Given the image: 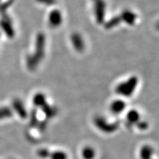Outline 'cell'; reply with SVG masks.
I'll use <instances>...</instances> for the list:
<instances>
[{"mask_svg": "<svg viewBox=\"0 0 159 159\" xmlns=\"http://www.w3.org/2000/svg\"><path fill=\"white\" fill-rule=\"evenodd\" d=\"M121 19L120 17H113L112 19H111L110 21H109L107 24L106 25V29H111L114 27L115 26L119 24V23L121 22Z\"/></svg>", "mask_w": 159, "mask_h": 159, "instance_id": "obj_17", "label": "cell"}, {"mask_svg": "<svg viewBox=\"0 0 159 159\" xmlns=\"http://www.w3.org/2000/svg\"><path fill=\"white\" fill-rule=\"evenodd\" d=\"M62 15L58 10H53L49 15V23L52 27H58L62 23Z\"/></svg>", "mask_w": 159, "mask_h": 159, "instance_id": "obj_6", "label": "cell"}, {"mask_svg": "<svg viewBox=\"0 0 159 159\" xmlns=\"http://www.w3.org/2000/svg\"><path fill=\"white\" fill-rule=\"evenodd\" d=\"M139 79L137 76H133L127 80L119 84L116 88V92L119 95L123 97H131L138 86Z\"/></svg>", "mask_w": 159, "mask_h": 159, "instance_id": "obj_2", "label": "cell"}, {"mask_svg": "<svg viewBox=\"0 0 159 159\" xmlns=\"http://www.w3.org/2000/svg\"><path fill=\"white\" fill-rule=\"evenodd\" d=\"M121 19V20L123 19L124 21L129 25H133L136 21L137 16L133 12L129 11V10H127V11H124L122 13Z\"/></svg>", "mask_w": 159, "mask_h": 159, "instance_id": "obj_11", "label": "cell"}, {"mask_svg": "<svg viewBox=\"0 0 159 159\" xmlns=\"http://www.w3.org/2000/svg\"><path fill=\"white\" fill-rule=\"evenodd\" d=\"M93 123L99 131L105 133L115 132L119 127L118 123H110L102 116L96 117L93 119Z\"/></svg>", "mask_w": 159, "mask_h": 159, "instance_id": "obj_3", "label": "cell"}, {"mask_svg": "<svg viewBox=\"0 0 159 159\" xmlns=\"http://www.w3.org/2000/svg\"><path fill=\"white\" fill-rule=\"evenodd\" d=\"M135 125L137 126V129H140V130H141V131H144V130H146V129L148 128V123L147 121L139 120L135 124Z\"/></svg>", "mask_w": 159, "mask_h": 159, "instance_id": "obj_18", "label": "cell"}, {"mask_svg": "<svg viewBox=\"0 0 159 159\" xmlns=\"http://www.w3.org/2000/svg\"><path fill=\"white\" fill-rule=\"evenodd\" d=\"M73 46L77 51L82 52L84 49V43L82 37L78 33L73 34L71 37Z\"/></svg>", "mask_w": 159, "mask_h": 159, "instance_id": "obj_7", "label": "cell"}, {"mask_svg": "<svg viewBox=\"0 0 159 159\" xmlns=\"http://www.w3.org/2000/svg\"><path fill=\"white\" fill-rule=\"evenodd\" d=\"M82 157L84 159H93L96 157V151L92 147H85L82 151Z\"/></svg>", "mask_w": 159, "mask_h": 159, "instance_id": "obj_13", "label": "cell"}, {"mask_svg": "<svg viewBox=\"0 0 159 159\" xmlns=\"http://www.w3.org/2000/svg\"><path fill=\"white\" fill-rule=\"evenodd\" d=\"M126 107V103L125 102H123L121 99H117V100H114L110 106V110L111 112L118 115V114L122 113Z\"/></svg>", "mask_w": 159, "mask_h": 159, "instance_id": "obj_5", "label": "cell"}, {"mask_svg": "<svg viewBox=\"0 0 159 159\" xmlns=\"http://www.w3.org/2000/svg\"><path fill=\"white\" fill-rule=\"evenodd\" d=\"M154 150L153 148L149 145H144L140 150L141 159H152Z\"/></svg>", "mask_w": 159, "mask_h": 159, "instance_id": "obj_10", "label": "cell"}, {"mask_svg": "<svg viewBox=\"0 0 159 159\" xmlns=\"http://www.w3.org/2000/svg\"><path fill=\"white\" fill-rule=\"evenodd\" d=\"M14 107H15V109L17 110L19 115L21 116V117L22 118L27 117V111L25 110V107L23 105L22 102H21L19 100L15 101Z\"/></svg>", "mask_w": 159, "mask_h": 159, "instance_id": "obj_14", "label": "cell"}, {"mask_svg": "<svg viewBox=\"0 0 159 159\" xmlns=\"http://www.w3.org/2000/svg\"><path fill=\"white\" fill-rule=\"evenodd\" d=\"M95 5V12L96 14L97 21L99 23H102L104 18L105 13L106 4L103 0H93Z\"/></svg>", "mask_w": 159, "mask_h": 159, "instance_id": "obj_4", "label": "cell"}, {"mask_svg": "<svg viewBox=\"0 0 159 159\" xmlns=\"http://www.w3.org/2000/svg\"><path fill=\"white\" fill-rule=\"evenodd\" d=\"M49 158L51 159H68V155L62 151H55L51 152Z\"/></svg>", "mask_w": 159, "mask_h": 159, "instance_id": "obj_15", "label": "cell"}, {"mask_svg": "<svg viewBox=\"0 0 159 159\" xmlns=\"http://www.w3.org/2000/svg\"><path fill=\"white\" fill-rule=\"evenodd\" d=\"M47 103L46 96L42 93H37L33 98L34 105L37 107L41 108Z\"/></svg>", "mask_w": 159, "mask_h": 159, "instance_id": "obj_12", "label": "cell"}, {"mask_svg": "<svg viewBox=\"0 0 159 159\" xmlns=\"http://www.w3.org/2000/svg\"><path fill=\"white\" fill-rule=\"evenodd\" d=\"M126 119L129 125H135L140 120V114L135 109H131L127 113Z\"/></svg>", "mask_w": 159, "mask_h": 159, "instance_id": "obj_8", "label": "cell"}, {"mask_svg": "<svg viewBox=\"0 0 159 159\" xmlns=\"http://www.w3.org/2000/svg\"><path fill=\"white\" fill-rule=\"evenodd\" d=\"M51 151H49L48 149L43 148H40L37 151V156L43 159H46L50 157V155H51Z\"/></svg>", "mask_w": 159, "mask_h": 159, "instance_id": "obj_16", "label": "cell"}, {"mask_svg": "<svg viewBox=\"0 0 159 159\" xmlns=\"http://www.w3.org/2000/svg\"><path fill=\"white\" fill-rule=\"evenodd\" d=\"M44 116L48 119H51L56 116L57 113V109L54 107L50 106L48 103H46L44 105L41 107Z\"/></svg>", "mask_w": 159, "mask_h": 159, "instance_id": "obj_9", "label": "cell"}, {"mask_svg": "<svg viewBox=\"0 0 159 159\" xmlns=\"http://www.w3.org/2000/svg\"><path fill=\"white\" fill-rule=\"evenodd\" d=\"M44 47L45 38L43 34H39L37 38L35 51L27 58V66L29 70H34L41 62L44 56Z\"/></svg>", "mask_w": 159, "mask_h": 159, "instance_id": "obj_1", "label": "cell"}]
</instances>
